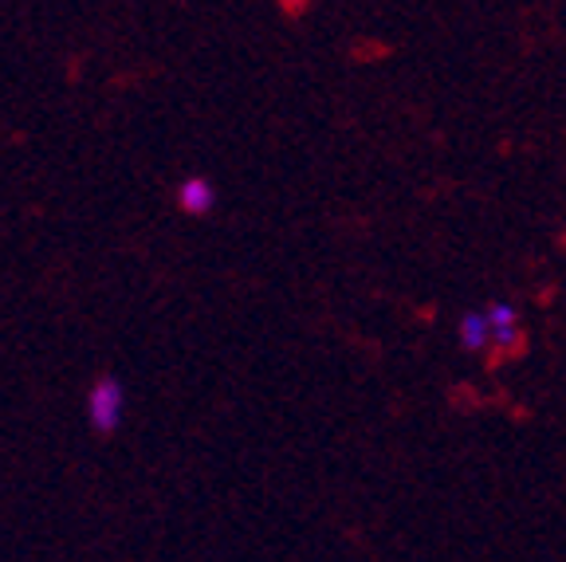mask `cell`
<instances>
[{
	"mask_svg": "<svg viewBox=\"0 0 566 562\" xmlns=\"http://www.w3.org/2000/svg\"><path fill=\"white\" fill-rule=\"evenodd\" d=\"M123 405H126L123 386H118L115 378H103L95 389H91V397H87L91 425H95V429H103V433H111L118 422H123Z\"/></svg>",
	"mask_w": 566,
	"mask_h": 562,
	"instance_id": "cell-1",
	"label": "cell"
},
{
	"mask_svg": "<svg viewBox=\"0 0 566 562\" xmlns=\"http://www.w3.org/2000/svg\"><path fill=\"white\" fill-rule=\"evenodd\" d=\"M488 311V331H492V351L507 354L520 346L523 339V326H520V311L512 308V303H492Z\"/></svg>",
	"mask_w": 566,
	"mask_h": 562,
	"instance_id": "cell-2",
	"label": "cell"
},
{
	"mask_svg": "<svg viewBox=\"0 0 566 562\" xmlns=\"http://www.w3.org/2000/svg\"><path fill=\"white\" fill-rule=\"evenodd\" d=\"M457 334H460V346H464V351H472V354L492 351V331H488V311H469V315L460 319Z\"/></svg>",
	"mask_w": 566,
	"mask_h": 562,
	"instance_id": "cell-3",
	"label": "cell"
},
{
	"mask_svg": "<svg viewBox=\"0 0 566 562\" xmlns=\"http://www.w3.org/2000/svg\"><path fill=\"white\" fill-rule=\"evenodd\" d=\"M177 201H181V209L193 212V217H201V212L212 209V201H217V194H212V185L201 181V177H193V181H186L181 189H177Z\"/></svg>",
	"mask_w": 566,
	"mask_h": 562,
	"instance_id": "cell-4",
	"label": "cell"
},
{
	"mask_svg": "<svg viewBox=\"0 0 566 562\" xmlns=\"http://www.w3.org/2000/svg\"><path fill=\"white\" fill-rule=\"evenodd\" d=\"M300 4H303V0H287V9H300Z\"/></svg>",
	"mask_w": 566,
	"mask_h": 562,
	"instance_id": "cell-5",
	"label": "cell"
}]
</instances>
